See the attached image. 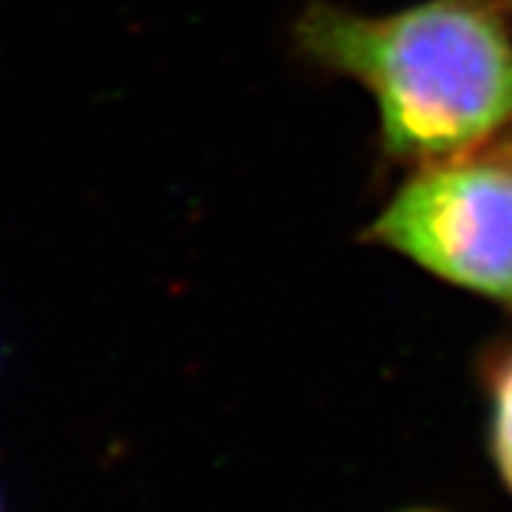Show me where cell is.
I'll return each mask as SVG.
<instances>
[{
    "label": "cell",
    "instance_id": "cell-2",
    "mask_svg": "<svg viewBox=\"0 0 512 512\" xmlns=\"http://www.w3.org/2000/svg\"><path fill=\"white\" fill-rule=\"evenodd\" d=\"M370 237L464 291L512 308V154L421 165Z\"/></svg>",
    "mask_w": 512,
    "mask_h": 512
},
{
    "label": "cell",
    "instance_id": "cell-5",
    "mask_svg": "<svg viewBox=\"0 0 512 512\" xmlns=\"http://www.w3.org/2000/svg\"><path fill=\"white\" fill-rule=\"evenodd\" d=\"M0 512H6V510H3V495H0Z\"/></svg>",
    "mask_w": 512,
    "mask_h": 512
},
{
    "label": "cell",
    "instance_id": "cell-6",
    "mask_svg": "<svg viewBox=\"0 0 512 512\" xmlns=\"http://www.w3.org/2000/svg\"><path fill=\"white\" fill-rule=\"evenodd\" d=\"M510 3H512V0H510Z\"/></svg>",
    "mask_w": 512,
    "mask_h": 512
},
{
    "label": "cell",
    "instance_id": "cell-1",
    "mask_svg": "<svg viewBox=\"0 0 512 512\" xmlns=\"http://www.w3.org/2000/svg\"><path fill=\"white\" fill-rule=\"evenodd\" d=\"M296 40L370 92L396 160L441 163L512 131V37L487 0H424L376 18L313 3Z\"/></svg>",
    "mask_w": 512,
    "mask_h": 512
},
{
    "label": "cell",
    "instance_id": "cell-4",
    "mask_svg": "<svg viewBox=\"0 0 512 512\" xmlns=\"http://www.w3.org/2000/svg\"><path fill=\"white\" fill-rule=\"evenodd\" d=\"M402 512H441V510H427V507H416V510H402Z\"/></svg>",
    "mask_w": 512,
    "mask_h": 512
},
{
    "label": "cell",
    "instance_id": "cell-3",
    "mask_svg": "<svg viewBox=\"0 0 512 512\" xmlns=\"http://www.w3.org/2000/svg\"><path fill=\"white\" fill-rule=\"evenodd\" d=\"M490 458L501 484L512 495V353L490 376Z\"/></svg>",
    "mask_w": 512,
    "mask_h": 512
}]
</instances>
